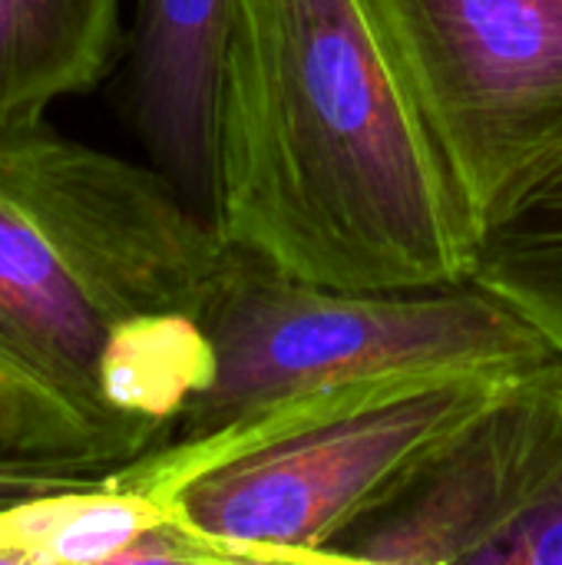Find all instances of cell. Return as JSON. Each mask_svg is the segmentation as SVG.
Segmentation results:
<instances>
[{
  "mask_svg": "<svg viewBox=\"0 0 562 565\" xmlns=\"http://www.w3.org/2000/svg\"><path fill=\"white\" fill-rule=\"evenodd\" d=\"M215 228L331 288L474 281L480 228L371 0H238Z\"/></svg>",
  "mask_w": 562,
  "mask_h": 565,
  "instance_id": "6da1fadb",
  "label": "cell"
},
{
  "mask_svg": "<svg viewBox=\"0 0 562 565\" xmlns=\"http://www.w3.org/2000/svg\"><path fill=\"white\" fill-rule=\"evenodd\" d=\"M225 242L152 166L50 122L0 132V371L89 424L119 467L149 447L106 397L119 334L159 311L202 318Z\"/></svg>",
  "mask_w": 562,
  "mask_h": 565,
  "instance_id": "7a4b0ae2",
  "label": "cell"
},
{
  "mask_svg": "<svg viewBox=\"0 0 562 565\" xmlns=\"http://www.w3.org/2000/svg\"><path fill=\"white\" fill-rule=\"evenodd\" d=\"M520 374L351 381L262 407L202 440H166L106 473L166 500L235 565H321L335 533Z\"/></svg>",
  "mask_w": 562,
  "mask_h": 565,
  "instance_id": "3957f363",
  "label": "cell"
},
{
  "mask_svg": "<svg viewBox=\"0 0 562 565\" xmlns=\"http://www.w3.org/2000/svg\"><path fill=\"white\" fill-rule=\"evenodd\" d=\"M215 377L169 440H202L262 407L397 374H520L560 354L527 311L477 281L407 291L331 288L229 245L199 318Z\"/></svg>",
  "mask_w": 562,
  "mask_h": 565,
  "instance_id": "277c9868",
  "label": "cell"
},
{
  "mask_svg": "<svg viewBox=\"0 0 562 565\" xmlns=\"http://www.w3.org/2000/svg\"><path fill=\"white\" fill-rule=\"evenodd\" d=\"M480 242L562 169V0H371Z\"/></svg>",
  "mask_w": 562,
  "mask_h": 565,
  "instance_id": "5b68a950",
  "label": "cell"
},
{
  "mask_svg": "<svg viewBox=\"0 0 562 565\" xmlns=\"http://www.w3.org/2000/svg\"><path fill=\"white\" fill-rule=\"evenodd\" d=\"M562 351L404 467L321 563L477 565L560 477Z\"/></svg>",
  "mask_w": 562,
  "mask_h": 565,
  "instance_id": "8992f818",
  "label": "cell"
},
{
  "mask_svg": "<svg viewBox=\"0 0 562 565\" xmlns=\"http://www.w3.org/2000/svg\"><path fill=\"white\" fill-rule=\"evenodd\" d=\"M238 0H139L126 109L152 166L215 225L222 79Z\"/></svg>",
  "mask_w": 562,
  "mask_h": 565,
  "instance_id": "52a82bcc",
  "label": "cell"
},
{
  "mask_svg": "<svg viewBox=\"0 0 562 565\" xmlns=\"http://www.w3.org/2000/svg\"><path fill=\"white\" fill-rule=\"evenodd\" d=\"M123 0H0V132L96 89L123 46Z\"/></svg>",
  "mask_w": 562,
  "mask_h": 565,
  "instance_id": "ba28073f",
  "label": "cell"
},
{
  "mask_svg": "<svg viewBox=\"0 0 562 565\" xmlns=\"http://www.w3.org/2000/svg\"><path fill=\"white\" fill-rule=\"evenodd\" d=\"M7 513L13 546L3 563L113 565L142 530L169 513V503L96 473L73 487L13 497Z\"/></svg>",
  "mask_w": 562,
  "mask_h": 565,
  "instance_id": "9c48e42d",
  "label": "cell"
},
{
  "mask_svg": "<svg viewBox=\"0 0 562 565\" xmlns=\"http://www.w3.org/2000/svg\"><path fill=\"white\" fill-rule=\"evenodd\" d=\"M119 467L109 444L46 391L0 371V500L73 487Z\"/></svg>",
  "mask_w": 562,
  "mask_h": 565,
  "instance_id": "30bf717a",
  "label": "cell"
},
{
  "mask_svg": "<svg viewBox=\"0 0 562 565\" xmlns=\"http://www.w3.org/2000/svg\"><path fill=\"white\" fill-rule=\"evenodd\" d=\"M474 281L562 338V169L480 242Z\"/></svg>",
  "mask_w": 562,
  "mask_h": 565,
  "instance_id": "8fae6325",
  "label": "cell"
},
{
  "mask_svg": "<svg viewBox=\"0 0 562 565\" xmlns=\"http://www.w3.org/2000/svg\"><path fill=\"white\" fill-rule=\"evenodd\" d=\"M562 351V338H553ZM477 565H562V470Z\"/></svg>",
  "mask_w": 562,
  "mask_h": 565,
  "instance_id": "7c38bea8",
  "label": "cell"
},
{
  "mask_svg": "<svg viewBox=\"0 0 562 565\" xmlns=\"http://www.w3.org/2000/svg\"><path fill=\"white\" fill-rule=\"evenodd\" d=\"M113 565H235V559L169 507V513L142 530Z\"/></svg>",
  "mask_w": 562,
  "mask_h": 565,
  "instance_id": "4fadbf2b",
  "label": "cell"
},
{
  "mask_svg": "<svg viewBox=\"0 0 562 565\" xmlns=\"http://www.w3.org/2000/svg\"><path fill=\"white\" fill-rule=\"evenodd\" d=\"M13 546V533H10V513H7V500H0V563Z\"/></svg>",
  "mask_w": 562,
  "mask_h": 565,
  "instance_id": "5bb4252c",
  "label": "cell"
}]
</instances>
